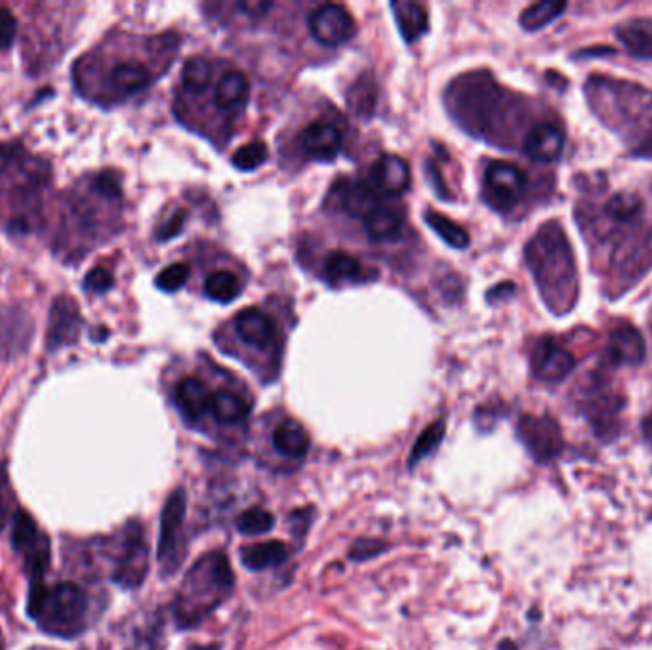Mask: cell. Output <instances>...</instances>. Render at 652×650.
I'll return each mask as SVG.
<instances>
[{"instance_id": "7bdbcfd3", "label": "cell", "mask_w": 652, "mask_h": 650, "mask_svg": "<svg viewBox=\"0 0 652 650\" xmlns=\"http://www.w3.org/2000/svg\"><path fill=\"white\" fill-rule=\"evenodd\" d=\"M184 224H185V214L184 212H176L166 224L159 229V235H157V239L159 241H168V239H174L176 235H180L182 233V229H184Z\"/></svg>"}, {"instance_id": "b9f144b4", "label": "cell", "mask_w": 652, "mask_h": 650, "mask_svg": "<svg viewBox=\"0 0 652 650\" xmlns=\"http://www.w3.org/2000/svg\"><path fill=\"white\" fill-rule=\"evenodd\" d=\"M273 2L271 0H241L237 4V8L241 12H245L248 18H254V20H260L264 18L265 14H269V10H273Z\"/></svg>"}, {"instance_id": "e0dca14e", "label": "cell", "mask_w": 652, "mask_h": 650, "mask_svg": "<svg viewBox=\"0 0 652 650\" xmlns=\"http://www.w3.org/2000/svg\"><path fill=\"white\" fill-rule=\"evenodd\" d=\"M609 355L618 365H639L645 359V340L632 325L616 326L609 338Z\"/></svg>"}, {"instance_id": "484cf974", "label": "cell", "mask_w": 652, "mask_h": 650, "mask_svg": "<svg viewBox=\"0 0 652 650\" xmlns=\"http://www.w3.org/2000/svg\"><path fill=\"white\" fill-rule=\"evenodd\" d=\"M403 218L397 210H391L388 206H378L365 218V229L368 237L374 241H389L401 233Z\"/></svg>"}, {"instance_id": "74e56055", "label": "cell", "mask_w": 652, "mask_h": 650, "mask_svg": "<svg viewBox=\"0 0 652 650\" xmlns=\"http://www.w3.org/2000/svg\"><path fill=\"white\" fill-rule=\"evenodd\" d=\"M187 279H189V265L172 264L159 273L155 285L159 286L163 292H176L187 283Z\"/></svg>"}, {"instance_id": "f1b7e54d", "label": "cell", "mask_w": 652, "mask_h": 650, "mask_svg": "<svg viewBox=\"0 0 652 650\" xmlns=\"http://www.w3.org/2000/svg\"><path fill=\"white\" fill-rule=\"evenodd\" d=\"M565 10H567V2L544 0V2L532 4L521 14V27L527 31H538L551 21L557 20Z\"/></svg>"}, {"instance_id": "8992f818", "label": "cell", "mask_w": 652, "mask_h": 650, "mask_svg": "<svg viewBox=\"0 0 652 650\" xmlns=\"http://www.w3.org/2000/svg\"><path fill=\"white\" fill-rule=\"evenodd\" d=\"M149 572V548L140 523L126 525L113 567V582L124 590L140 588Z\"/></svg>"}, {"instance_id": "8fae6325", "label": "cell", "mask_w": 652, "mask_h": 650, "mask_svg": "<svg viewBox=\"0 0 652 650\" xmlns=\"http://www.w3.org/2000/svg\"><path fill=\"white\" fill-rule=\"evenodd\" d=\"M82 328V315L79 304L62 294L58 296L48 315V330H46V349L54 353L56 349L73 346L79 340Z\"/></svg>"}, {"instance_id": "7dc6e473", "label": "cell", "mask_w": 652, "mask_h": 650, "mask_svg": "<svg viewBox=\"0 0 652 650\" xmlns=\"http://www.w3.org/2000/svg\"><path fill=\"white\" fill-rule=\"evenodd\" d=\"M0 650H4V639H2V633H0Z\"/></svg>"}, {"instance_id": "ee69618b", "label": "cell", "mask_w": 652, "mask_h": 650, "mask_svg": "<svg viewBox=\"0 0 652 650\" xmlns=\"http://www.w3.org/2000/svg\"><path fill=\"white\" fill-rule=\"evenodd\" d=\"M4 523H6V502H4V496L0 490V530L4 527Z\"/></svg>"}, {"instance_id": "ac0fdd59", "label": "cell", "mask_w": 652, "mask_h": 650, "mask_svg": "<svg viewBox=\"0 0 652 650\" xmlns=\"http://www.w3.org/2000/svg\"><path fill=\"white\" fill-rule=\"evenodd\" d=\"M235 330L239 338L248 346L265 347L269 346L275 338V325L273 321L260 309H243L233 319Z\"/></svg>"}, {"instance_id": "7c38bea8", "label": "cell", "mask_w": 652, "mask_h": 650, "mask_svg": "<svg viewBox=\"0 0 652 650\" xmlns=\"http://www.w3.org/2000/svg\"><path fill=\"white\" fill-rule=\"evenodd\" d=\"M517 431L536 462H548L563 448L561 429L548 416H523Z\"/></svg>"}, {"instance_id": "bcb514c9", "label": "cell", "mask_w": 652, "mask_h": 650, "mask_svg": "<svg viewBox=\"0 0 652 650\" xmlns=\"http://www.w3.org/2000/svg\"><path fill=\"white\" fill-rule=\"evenodd\" d=\"M191 650H220L218 645H210V647H193Z\"/></svg>"}, {"instance_id": "4316f807", "label": "cell", "mask_w": 652, "mask_h": 650, "mask_svg": "<svg viewBox=\"0 0 652 650\" xmlns=\"http://www.w3.org/2000/svg\"><path fill=\"white\" fill-rule=\"evenodd\" d=\"M204 294L220 304H229L241 294V281L233 271H214L204 281Z\"/></svg>"}, {"instance_id": "1f68e13d", "label": "cell", "mask_w": 652, "mask_h": 650, "mask_svg": "<svg viewBox=\"0 0 652 650\" xmlns=\"http://www.w3.org/2000/svg\"><path fill=\"white\" fill-rule=\"evenodd\" d=\"M210 79H212V63L203 56H195L185 63L182 82L187 92L201 94L208 88Z\"/></svg>"}, {"instance_id": "ba28073f", "label": "cell", "mask_w": 652, "mask_h": 650, "mask_svg": "<svg viewBox=\"0 0 652 650\" xmlns=\"http://www.w3.org/2000/svg\"><path fill=\"white\" fill-rule=\"evenodd\" d=\"M527 187L523 170L506 161H494L485 172V201L498 212H508L521 201Z\"/></svg>"}, {"instance_id": "836d02e7", "label": "cell", "mask_w": 652, "mask_h": 650, "mask_svg": "<svg viewBox=\"0 0 652 650\" xmlns=\"http://www.w3.org/2000/svg\"><path fill=\"white\" fill-rule=\"evenodd\" d=\"M275 517L264 508H250L237 519V530L245 536H258L273 529Z\"/></svg>"}, {"instance_id": "d590c367", "label": "cell", "mask_w": 652, "mask_h": 650, "mask_svg": "<svg viewBox=\"0 0 652 650\" xmlns=\"http://www.w3.org/2000/svg\"><path fill=\"white\" fill-rule=\"evenodd\" d=\"M265 161H267V145L264 142L246 143V145L239 147L235 151V155L231 159V163L235 164L243 172L256 170Z\"/></svg>"}, {"instance_id": "5b68a950", "label": "cell", "mask_w": 652, "mask_h": 650, "mask_svg": "<svg viewBox=\"0 0 652 650\" xmlns=\"http://www.w3.org/2000/svg\"><path fill=\"white\" fill-rule=\"evenodd\" d=\"M185 515H187V494L184 488H176L161 513V532L157 546V561L163 578L178 572L185 559Z\"/></svg>"}, {"instance_id": "f6af8a7d", "label": "cell", "mask_w": 652, "mask_h": 650, "mask_svg": "<svg viewBox=\"0 0 652 650\" xmlns=\"http://www.w3.org/2000/svg\"><path fill=\"white\" fill-rule=\"evenodd\" d=\"M500 650H515V645L511 641H504L500 643Z\"/></svg>"}, {"instance_id": "9c48e42d", "label": "cell", "mask_w": 652, "mask_h": 650, "mask_svg": "<svg viewBox=\"0 0 652 650\" xmlns=\"http://www.w3.org/2000/svg\"><path fill=\"white\" fill-rule=\"evenodd\" d=\"M35 334L31 315L16 305H0V361L23 355Z\"/></svg>"}, {"instance_id": "d4e9b609", "label": "cell", "mask_w": 652, "mask_h": 650, "mask_svg": "<svg viewBox=\"0 0 652 650\" xmlns=\"http://www.w3.org/2000/svg\"><path fill=\"white\" fill-rule=\"evenodd\" d=\"M210 412L220 424L233 426V424L245 422L248 414H250V405L246 403L241 395H237V393H233L229 389H224V391L212 395Z\"/></svg>"}, {"instance_id": "30bf717a", "label": "cell", "mask_w": 652, "mask_h": 650, "mask_svg": "<svg viewBox=\"0 0 652 650\" xmlns=\"http://www.w3.org/2000/svg\"><path fill=\"white\" fill-rule=\"evenodd\" d=\"M309 31L313 39L325 46H340L353 39L355 20L349 10L340 4H323L309 14Z\"/></svg>"}, {"instance_id": "ab89813d", "label": "cell", "mask_w": 652, "mask_h": 650, "mask_svg": "<svg viewBox=\"0 0 652 650\" xmlns=\"http://www.w3.org/2000/svg\"><path fill=\"white\" fill-rule=\"evenodd\" d=\"M16 29H18L16 16L8 8L0 6V50L12 46V42L16 39Z\"/></svg>"}, {"instance_id": "60d3db41", "label": "cell", "mask_w": 652, "mask_h": 650, "mask_svg": "<svg viewBox=\"0 0 652 650\" xmlns=\"http://www.w3.org/2000/svg\"><path fill=\"white\" fill-rule=\"evenodd\" d=\"M388 546L384 542H378V540H359L351 551H349V559L351 561H367V559H372L376 557L378 553L386 551Z\"/></svg>"}, {"instance_id": "e575fe53", "label": "cell", "mask_w": 652, "mask_h": 650, "mask_svg": "<svg viewBox=\"0 0 652 650\" xmlns=\"http://www.w3.org/2000/svg\"><path fill=\"white\" fill-rule=\"evenodd\" d=\"M641 208H643L641 197L635 195V193H630V191H622V193L612 195L609 203H607L609 216L614 220H620V222H628V220L637 218Z\"/></svg>"}, {"instance_id": "277c9868", "label": "cell", "mask_w": 652, "mask_h": 650, "mask_svg": "<svg viewBox=\"0 0 652 650\" xmlns=\"http://www.w3.org/2000/svg\"><path fill=\"white\" fill-rule=\"evenodd\" d=\"M27 612L44 633L69 639L86 628L88 595L73 582H62L54 588L42 582L31 586Z\"/></svg>"}, {"instance_id": "52a82bcc", "label": "cell", "mask_w": 652, "mask_h": 650, "mask_svg": "<svg viewBox=\"0 0 652 650\" xmlns=\"http://www.w3.org/2000/svg\"><path fill=\"white\" fill-rule=\"evenodd\" d=\"M12 546L27 565L31 586L42 584L50 565V542L48 536L39 529L37 521L25 511H18L14 517Z\"/></svg>"}, {"instance_id": "ffe728a7", "label": "cell", "mask_w": 652, "mask_h": 650, "mask_svg": "<svg viewBox=\"0 0 652 650\" xmlns=\"http://www.w3.org/2000/svg\"><path fill=\"white\" fill-rule=\"evenodd\" d=\"M273 445L286 458L296 460V458H304L309 452L311 439H309L306 427L302 426L298 420L285 418L273 431Z\"/></svg>"}, {"instance_id": "7a4b0ae2", "label": "cell", "mask_w": 652, "mask_h": 650, "mask_svg": "<svg viewBox=\"0 0 652 650\" xmlns=\"http://www.w3.org/2000/svg\"><path fill=\"white\" fill-rule=\"evenodd\" d=\"M235 590V576L229 559L222 551L201 555L189 572L174 599V618L182 630L197 628L224 605Z\"/></svg>"}, {"instance_id": "cb8c5ba5", "label": "cell", "mask_w": 652, "mask_h": 650, "mask_svg": "<svg viewBox=\"0 0 652 650\" xmlns=\"http://www.w3.org/2000/svg\"><path fill=\"white\" fill-rule=\"evenodd\" d=\"M616 37L628 48V52L652 60V21L632 20L616 27Z\"/></svg>"}, {"instance_id": "9a60e30c", "label": "cell", "mask_w": 652, "mask_h": 650, "mask_svg": "<svg viewBox=\"0 0 652 650\" xmlns=\"http://www.w3.org/2000/svg\"><path fill=\"white\" fill-rule=\"evenodd\" d=\"M565 136L559 126L551 122L536 124L525 138V153L536 163H553L561 157Z\"/></svg>"}, {"instance_id": "603a6c76", "label": "cell", "mask_w": 652, "mask_h": 650, "mask_svg": "<svg viewBox=\"0 0 652 650\" xmlns=\"http://www.w3.org/2000/svg\"><path fill=\"white\" fill-rule=\"evenodd\" d=\"M288 559V548L279 540H269L262 544H254L241 551V561L246 569L252 572L275 569Z\"/></svg>"}, {"instance_id": "5bb4252c", "label": "cell", "mask_w": 652, "mask_h": 650, "mask_svg": "<svg viewBox=\"0 0 652 650\" xmlns=\"http://www.w3.org/2000/svg\"><path fill=\"white\" fill-rule=\"evenodd\" d=\"M534 372L544 382H561L576 365L571 351L557 346L551 340H544L534 351Z\"/></svg>"}, {"instance_id": "d6a6232c", "label": "cell", "mask_w": 652, "mask_h": 650, "mask_svg": "<svg viewBox=\"0 0 652 650\" xmlns=\"http://www.w3.org/2000/svg\"><path fill=\"white\" fill-rule=\"evenodd\" d=\"M378 206H380L378 195L368 187L367 183H357V185L349 187L344 195V208L353 216L367 218L368 214L372 210H376Z\"/></svg>"}, {"instance_id": "f35d334b", "label": "cell", "mask_w": 652, "mask_h": 650, "mask_svg": "<svg viewBox=\"0 0 652 650\" xmlns=\"http://www.w3.org/2000/svg\"><path fill=\"white\" fill-rule=\"evenodd\" d=\"M113 285H115V279H113L111 271L105 269L102 265L90 269V273L86 275V279L82 283L84 290L94 292V294H103V292H107Z\"/></svg>"}, {"instance_id": "4fadbf2b", "label": "cell", "mask_w": 652, "mask_h": 650, "mask_svg": "<svg viewBox=\"0 0 652 650\" xmlns=\"http://www.w3.org/2000/svg\"><path fill=\"white\" fill-rule=\"evenodd\" d=\"M300 142L311 159L332 161L342 149L344 136L338 124L319 119L304 128Z\"/></svg>"}, {"instance_id": "6da1fadb", "label": "cell", "mask_w": 652, "mask_h": 650, "mask_svg": "<svg viewBox=\"0 0 652 650\" xmlns=\"http://www.w3.org/2000/svg\"><path fill=\"white\" fill-rule=\"evenodd\" d=\"M48 182L50 166L44 159L31 155L18 143L0 145V210H12L10 231H31Z\"/></svg>"}, {"instance_id": "3957f363", "label": "cell", "mask_w": 652, "mask_h": 650, "mask_svg": "<svg viewBox=\"0 0 652 650\" xmlns=\"http://www.w3.org/2000/svg\"><path fill=\"white\" fill-rule=\"evenodd\" d=\"M119 201L121 185L113 172H100L84 183H77L63 210L65 241L71 243L75 239V248L96 241L102 233V204Z\"/></svg>"}, {"instance_id": "44dd1931", "label": "cell", "mask_w": 652, "mask_h": 650, "mask_svg": "<svg viewBox=\"0 0 652 650\" xmlns=\"http://www.w3.org/2000/svg\"><path fill=\"white\" fill-rule=\"evenodd\" d=\"M391 10L405 41H418L428 31V12L422 4L412 0H397L391 2Z\"/></svg>"}, {"instance_id": "d6986e66", "label": "cell", "mask_w": 652, "mask_h": 650, "mask_svg": "<svg viewBox=\"0 0 652 650\" xmlns=\"http://www.w3.org/2000/svg\"><path fill=\"white\" fill-rule=\"evenodd\" d=\"M374 182L388 195H401L410 187V166L399 155H384L374 166Z\"/></svg>"}, {"instance_id": "7402d4cb", "label": "cell", "mask_w": 652, "mask_h": 650, "mask_svg": "<svg viewBox=\"0 0 652 650\" xmlns=\"http://www.w3.org/2000/svg\"><path fill=\"white\" fill-rule=\"evenodd\" d=\"M250 96V82L245 73L239 69H231L222 75L216 86L214 102L225 111L241 109Z\"/></svg>"}, {"instance_id": "83f0119b", "label": "cell", "mask_w": 652, "mask_h": 650, "mask_svg": "<svg viewBox=\"0 0 652 650\" xmlns=\"http://www.w3.org/2000/svg\"><path fill=\"white\" fill-rule=\"evenodd\" d=\"M445 431H447L445 420H437V422L429 424V426L420 433V437L416 439L414 447L410 450L408 468L418 466L424 458H428L429 454H433V452L439 448V445L443 443V439H445Z\"/></svg>"}, {"instance_id": "2e32d148", "label": "cell", "mask_w": 652, "mask_h": 650, "mask_svg": "<svg viewBox=\"0 0 652 650\" xmlns=\"http://www.w3.org/2000/svg\"><path fill=\"white\" fill-rule=\"evenodd\" d=\"M212 393L199 378H185L174 389V403L187 422H197L210 410Z\"/></svg>"}, {"instance_id": "8d00e7d4", "label": "cell", "mask_w": 652, "mask_h": 650, "mask_svg": "<svg viewBox=\"0 0 652 650\" xmlns=\"http://www.w3.org/2000/svg\"><path fill=\"white\" fill-rule=\"evenodd\" d=\"M349 103H351L353 111L368 117L374 111V86H372V82H355V86L349 92Z\"/></svg>"}, {"instance_id": "f546056e", "label": "cell", "mask_w": 652, "mask_h": 650, "mask_svg": "<svg viewBox=\"0 0 652 650\" xmlns=\"http://www.w3.org/2000/svg\"><path fill=\"white\" fill-rule=\"evenodd\" d=\"M326 275L336 281H357L363 273V265L359 258L344 250H334L326 256Z\"/></svg>"}, {"instance_id": "4dcf8cb0", "label": "cell", "mask_w": 652, "mask_h": 650, "mask_svg": "<svg viewBox=\"0 0 652 650\" xmlns=\"http://www.w3.org/2000/svg\"><path fill=\"white\" fill-rule=\"evenodd\" d=\"M426 222L452 248H468L469 233L462 225L452 222V220L445 218L439 212H428L426 214Z\"/></svg>"}]
</instances>
